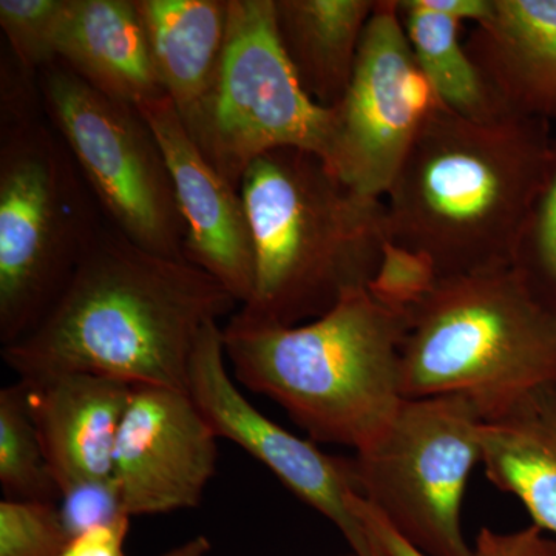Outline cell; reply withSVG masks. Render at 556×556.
I'll list each match as a JSON object with an SVG mask.
<instances>
[{"label":"cell","mask_w":556,"mask_h":556,"mask_svg":"<svg viewBox=\"0 0 556 556\" xmlns=\"http://www.w3.org/2000/svg\"><path fill=\"white\" fill-rule=\"evenodd\" d=\"M135 5L161 86L188 129L217 80L229 0H135Z\"/></svg>","instance_id":"18"},{"label":"cell","mask_w":556,"mask_h":556,"mask_svg":"<svg viewBox=\"0 0 556 556\" xmlns=\"http://www.w3.org/2000/svg\"><path fill=\"white\" fill-rule=\"evenodd\" d=\"M188 393L218 439H228L268 467L299 500L329 519L356 556H386L354 511L353 459L321 452L258 412L230 376L223 329L201 331L189 368Z\"/></svg>","instance_id":"11"},{"label":"cell","mask_w":556,"mask_h":556,"mask_svg":"<svg viewBox=\"0 0 556 556\" xmlns=\"http://www.w3.org/2000/svg\"><path fill=\"white\" fill-rule=\"evenodd\" d=\"M188 134L240 189L265 153L299 149L327 160L332 110L311 100L278 40L274 0H229L228 35L214 90Z\"/></svg>","instance_id":"8"},{"label":"cell","mask_w":556,"mask_h":556,"mask_svg":"<svg viewBox=\"0 0 556 556\" xmlns=\"http://www.w3.org/2000/svg\"><path fill=\"white\" fill-rule=\"evenodd\" d=\"M159 138L185 219V258L219 281L241 306L254 291L255 258L240 189L218 174L167 97L138 105Z\"/></svg>","instance_id":"13"},{"label":"cell","mask_w":556,"mask_h":556,"mask_svg":"<svg viewBox=\"0 0 556 556\" xmlns=\"http://www.w3.org/2000/svg\"><path fill=\"white\" fill-rule=\"evenodd\" d=\"M130 519L123 515L105 525L84 530L68 541L61 556H126L124 543L129 533Z\"/></svg>","instance_id":"27"},{"label":"cell","mask_w":556,"mask_h":556,"mask_svg":"<svg viewBox=\"0 0 556 556\" xmlns=\"http://www.w3.org/2000/svg\"><path fill=\"white\" fill-rule=\"evenodd\" d=\"M378 0H274V22L300 86L324 109L345 97Z\"/></svg>","instance_id":"19"},{"label":"cell","mask_w":556,"mask_h":556,"mask_svg":"<svg viewBox=\"0 0 556 556\" xmlns=\"http://www.w3.org/2000/svg\"><path fill=\"white\" fill-rule=\"evenodd\" d=\"M20 380L61 496L79 485L112 481L116 442L134 387L86 372Z\"/></svg>","instance_id":"14"},{"label":"cell","mask_w":556,"mask_h":556,"mask_svg":"<svg viewBox=\"0 0 556 556\" xmlns=\"http://www.w3.org/2000/svg\"><path fill=\"white\" fill-rule=\"evenodd\" d=\"M424 9L463 24L464 21L482 24L492 16L495 0H416Z\"/></svg>","instance_id":"28"},{"label":"cell","mask_w":556,"mask_h":556,"mask_svg":"<svg viewBox=\"0 0 556 556\" xmlns=\"http://www.w3.org/2000/svg\"><path fill=\"white\" fill-rule=\"evenodd\" d=\"M61 515L70 536L123 517L115 481L91 482L61 496ZM127 517V515H126Z\"/></svg>","instance_id":"26"},{"label":"cell","mask_w":556,"mask_h":556,"mask_svg":"<svg viewBox=\"0 0 556 556\" xmlns=\"http://www.w3.org/2000/svg\"><path fill=\"white\" fill-rule=\"evenodd\" d=\"M441 104L420 72L396 0H378L345 97L332 110L329 170L371 199H386L428 116Z\"/></svg>","instance_id":"10"},{"label":"cell","mask_w":556,"mask_h":556,"mask_svg":"<svg viewBox=\"0 0 556 556\" xmlns=\"http://www.w3.org/2000/svg\"><path fill=\"white\" fill-rule=\"evenodd\" d=\"M407 309L369 288L298 327L223 328L233 379L280 405L311 441L364 452L401 407V353Z\"/></svg>","instance_id":"4"},{"label":"cell","mask_w":556,"mask_h":556,"mask_svg":"<svg viewBox=\"0 0 556 556\" xmlns=\"http://www.w3.org/2000/svg\"><path fill=\"white\" fill-rule=\"evenodd\" d=\"M339 556H356V555H339Z\"/></svg>","instance_id":"30"},{"label":"cell","mask_w":556,"mask_h":556,"mask_svg":"<svg viewBox=\"0 0 556 556\" xmlns=\"http://www.w3.org/2000/svg\"><path fill=\"white\" fill-rule=\"evenodd\" d=\"M464 43L504 109L556 119V0H495Z\"/></svg>","instance_id":"15"},{"label":"cell","mask_w":556,"mask_h":556,"mask_svg":"<svg viewBox=\"0 0 556 556\" xmlns=\"http://www.w3.org/2000/svg\"><path fill=\"white\" fill-rule=\"evenodd\" d=\"M354 511L364 521L375 546L387 556H426L397 535L361 496H353ZM473 556H556V540L535 525L515 532L482 529L475 541Z\"/></svg>","instance_id":"24"},{"label":"cell","mask_w":556,"mask_h":556,"mask_svg":"<svg viewBox=\"0 0 556 556\" xmlns=\"http://www.w3.org/2000/svg\"><path fill=\"white\" fill-rule=\"evenodd\" d=\"M70 540L60 503H0V556H61Z\"/></svg>","instance_id":"25"},{"label":"cell","mask_w":556,"mask_h":556,"mask_svg":"<svg viewBox=\"0 0 556 556\" xmlns=\"http://www.w3.org/2000/svg\"><path fill=\"white\" fill-rule=\"evenodd\" d=\"M212 544L207 536L199 535L190 538L181 546L170 548L159 556H207L211 554Z\"/></svg>","instance_id":"29"},{"label":"cell","mask_w":556,"mask_h":556,"mask_svg":"<svg viewBox=\"0 0 556 556\" xmlns=\"http://www.w3.org/2000/svg\"><path fill=\"white\" fill-rule=\"evenodd\" d=\"M65 0H0L7 49L25 72L39 75L56 61V35Z\"/></svg>","instance_id":"23"},{"label":"cell","mask_w":556,"mask_h":556,"mask_svg":"<svg viewBox=\"0 0 556 556\" xmlns=\"http://www.w3.org/2000/svg\"><path fill=\"white\" fill-rule=\"evenodd\" d=\"M56 61L112 100L138 105L167 97L135 0H65Z\"/></svg>","instance_id":"16"},{"label":"cell","mask_w":556,"mask_h":556,"mask_svg":"<svg viewBox=\"0 0 556 556\" xmlns=\"http://www.w3.org/2000/svg\"><path fill=\"white\" fill-rule=\"evenodd\" d=\"M551 141L544 119L475 121L439 105L383 199L388 241L437 278L511 266Z\"/></svg>","instance_id":"2"},{"label":"cell","mask_w":556,"mask_h":556,"mask_svg":"<svg viewBox=\"0 0 556 556\" xmlns=\"http://www.w3.org/2000/svg\"><path fill=\"white\" fill-rule=\"evenodd\" d=\"M484 409L468 394L404 399L375 444L353 457L354 486L426 556H473L460 507L481 463Z\"/></svg>","instance_id":"7"},{"label":"cell","mask_w":556,"mask_h":556,"mask_svg":"<svg viewBox=\"0 0 556 556\" xmlns=\"http://www.w3.org/2000/svg\"><path fill=\"white\" fill-rule=\"evenodd\" d=\"M481 463L493 485L525 504L533 525L556 535V382L484 409Z\"/></svg>","instance_id":"17"},{"label":"cell","mask_w":556,"mask_h":556,"mask_svg":"<svg viewBox=\"0 0 556 556\" xmlns=\"http://www.w3.org/2000/svg\"><path fill=\"white\" fill-rule=\"evenodd\" d=\"M511 269L548 311L556 314V135L543 179L522 226Z\"/></svg>","instance_id":"22"},{"label":"cell","mask_w":556,"mask_h":556,"mask_svg":"<svg viewBox=\"0 0 556 556\" xmlns=\"http://www.w3.org/2000/svg\"><path fill=\"white\" fill-rule=\"evenodd\" d=\"M39 90L109 225L152 254L186 260L169 166L139 109L94 90L60 61L40 70Z\"/></svg>","instance_id":"9"},{"label":"cell","mask_w":556,"mask_h":556,"mask_svg":"<svg viewBox=\"0 0 556 556\" xmlns=\"http://www.w3.org/2000/svg\"><path fill=\"white\" fill-rule=\"evenodd\" d=\"M7 49V47H5ZM43 110L39 75L0 58V343L30 334L105 225Z\"/></svg>","instance_id":"5"},{"label":"cell","mask_w":556,"mask_h":556,"mask_svg":"<svg viewBox=\"0 0 556 556\" xmlns=\"http://www.w3.org/2000/svg\"><path fill=\"white\" fill-rule=\"evenodd\" d=\"M214 277L104 225L30 334L2 348L20 379L86 372L186 391L201 331L236 308Z\"/></svg>","instance_id":"1"},{"label":"cell","mask_w":556,"mask_h":556,"mask_svg":"<svg viewBox=\"0 0 556 556\" xmlns=\"http://www.w3.org/2000/svg\"><path fill=\"white\" fill-rule=\"evenodd\" d=\"M556 382V314L511 269L437 278L407 308L404 399L468 394L482 409Z\"/></svg>","instance_id":"6"},{"label":"cell","mask_w":556,"mask_h":556,"mask_svg":"<svg viewBox=\"0 0 556 556\" xmlns=\"http://www.w3.org/2000/svg\"><path fill=\"white\" fill-rule=\"evenodd\" d=\"M217 434L186 391L131 388L113 481L129 518L199 507L217 473Z\"/></svg>","instance_id":"12"},{"label":"cell","mask_w":556,"mask_h":556,"mask_svg":"<svg viewBox=\"0 0 556 556\" xmlns=\"http://www.w3.org/2000/svg\"><path fill=\"white\" fill-rule=\"evenodd\" d=\"M0 486L7 501H61L60 486L43 455L22 380L0 390Z\"/></svg>","instance_id":"21"},{"label":"cell","mask_w":556,"mask_h":556,"mask_svg":"<svg viewBox=\"0 0 556 556\" xmlns=\"http://www.w3.org/2000/svg\"><path fill=\"white\" fill-rule=\"evenodd\" d=\"M396 3L417 65L444 108L475 121L508 112L460 42V22L424 9L416 0Z\"/></svg>","instance_id":"20"},{"label":"cell","mask_w":556,"mask_h":556,"mask_svg":"<svg viewBox=\"0 0 556 556\" xmlns=\"http://www.w3.org/2000/svg\"><path fill=\"white\" fill-rule=\"evenodd\" d=\"M254 244V291L239 316L298 327L369 288L388 243L386 203L340 181L313 152L278 149L240 182Z\"/></svg>","instance_id":"3"}]
</instances>
